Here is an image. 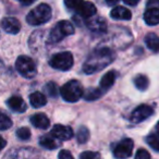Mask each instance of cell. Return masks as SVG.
I'll return each instance as SVG.
<instances>
[{
  "mask_svg": "<svg viewBox=\"0 0 159 159\" xmlns=\"http://www.w3.org/2000/svg\"><path fill=\"white\" fill-rule=\"evenodd\" d=\"M116 58V53L109 47L97 48L87 57L86 61L83 64V72L86 74L99 72L102 69L112 63Z\"/></svg>",
  "mask_w": 159,
  "mask_h": 159,
  "instance_id": "obj_1",
  "label": "cell"
},
{
  "mask_svg": "<svg viewBox=\"0 0 159 159\" xmlns=\"http://www.w3.org/2000/svg\"><path fill=\"white\" fill-rule=\"evenodd\" d=\"M64 5L69 10L75 12L82 18L91 19L96 14L97 10L94 3L84 0H64Z\"/></svg>",
  "mask_w": 159,
  "mask_h": 159,
  "instance_id": "obj_2",
  "label": "cell"
},
{
  "mask_svg": "<svg viewBox=\"0 0 159 159\" xmlns=\"http://www.w3.org/2000/svg\"><path fill=\"white\" fill-rule=\"evenodd\" d=\"M51 8L47 3H42L34 8L26 16V21L32 26H38L47 23L51 19Z\"/></svg>",
  "mask_w": 159,
  "mask_h": 159,
  "instance_id": "obj_3",
  "label": "cell"
},
{
  "mask_svg": "<svg viewBox=\"0 0 159 159\" xmlns=\"http://www.w3.org/2000/svg\"><path fill=\"white\" fill-rule=\"evenodd\" d=\"M60 94L66 102H75L82 97L84 93H83L82 84L76 80H72L60 89Z\"/></svg>",
  "mask_w": 159,
  "mask_h": 159,
  "instance_id": "obj_4",
  "label": "cell"
},
{
  "mask_svg": "<svg viewBox=\"0 0 159 159\" xmlns=\"http://www.w3.org/2000/svg\"><path fill=\"white\" fill-rule=\"evenodd\" d=\"M74 34V27L69 21H60L56 24V26L51 30L48 36L49 44H57L60 43L66 36Z\"/></svg>",
  "mask_w": 159,
  "mask_h": 159,
  "instance_id": "obj_5",
  "label": "cell"
},
{
  "mask_svg": "<svg viewBox=\"0 0 159 159\" xmlns=\"http://www.w3.org/2000/svg\"><path fill=\"white\" fill-rule=\"evenodd\" d=\"M16 68L18 72L25 79H33L37 74L36 64L33 59H31L27 56H20L16 59Z\"/></svg>",
  "mask_w": 159,
  "mask_h": 159,
  "instance_id": "obj_6",
  "label": "cell"
},
{
  "mask_svg": "<svg viewBox=\"0 0 159 159\" xmlns=\"http://www.w3.org/2000/svg\"><path fill=\"white\" fill-rule=\"evenodd\" d=\"M49 64L56 70L68 71L73 66V56L69 51L56 53L55 56L51 57Z\"/></svg>",
  "mask_w": 159,
  "mask_h": 159,
  "instance_id": "obj_7",
  "label": "cell"
},
{
  "mask_svg": "<svg viewBox=\"0 0 159 159\" xmlns=\"http://www.w3.org/2000/svg\"><path fill=\"white\" fill-rule=\"evenodd\" d=\"M134 143L131 139H124L113 149V155L118 159H126L132 155Z\"/></svg>",
  "mask_w": 159,
  "mask_h": 159,
  "instance_id": "obj_8",
  "label": "cell"
},
{
  "mask_svg": "<svg viewBox=\"0 0 159 159\" xmlns=\"http://www.w3.org/2000/svg\"><path fill=\"white\" fill-rule=\"evenodd\" d=\"M152 113H154V109L150 106H148V105H139L131 113L130 120L132 122H134V123H139V122L149 118Z\"/></svg>",
  "mask_w": 159,
  "mask_h": 159,
  "instance_id": "obj_9",
  "label": "cell"
},
{
  "mask_svg": "<svg viewBox=\"0 0 159 159\" xmlns=\"http://www.w3.org/2000/svg\"><path fill=\"white\" fill-rule=\"evenodd\" d=\"M51 135L53 137L61 141H68V139H72L73 136V130L70 126L62 125V124H56L51 130Z\"/></svg>",
  "mask_w": 159,
  "mask_h": 159,
  "instance_id": "obj_10",
  "label": "cell"
},
{
  "mask_svg": "<svg viewBox=\"0 0 159 159\" xmlns=\"http://www.w3.org/2000/svg\"><path fill=\"white\" fill-rule=\"evenodd\" d=\"M86 26L89 27V31L93 33H99L102 34L107 31V22L100 16H94L91 18L86 22Z\"/></svg>",
  "mask_w": 159,
  "mask_h": 159,
  "instance_id": "obj_11",
  "label": "cell"
},
{
  "mask_svg": "<svg viewBox=\"0 0 159 159\" xmlns=\"http://www.w3.org/2000/svg\"><path fill=\"white\" fill-rule=\"evenodd\" d=\"M1 26L5 32L14 35V34H18L20 32L21 23L16 18H6L1 21Z\"/></svg>",
  "mask_w": 159,
  "mask_h": 159,
  "instance_id": "obj_12",
  "label": "cell"
},
{
  "mask_svg": "<svg viewBox=\"0 0 159 159\" xmlns=\"http://www.w3.org/2000/svg\"><path fill=\"white\" fill-rule=\"evenodd\" d=\"M7 105L12 111H16V112H19V113L24 112L27 108L25 102L20 96H12V97H10L9 99L7 100Z\"/></svg>",
  "mask_w": 159,
  "mask_h": 159,
  "instance_id": "obj_13",
  "label": "cell"
},
{
  "mask_svg": "<svg viewBox=\"0 0 159 159\" xmlns=\"http://www.w3.org/2000/svg\"><path fill=\"white\" fill-rule=\"evenodd\" d=\"M31 123L35 128L42 129V130H46L50 125V121H49L48 117L46 115H44V113H36V115L32 116Z\"/></svg>",
  "mask_w": 159,
  "mask_h": 159,
  "instance_id": "obj_14",
  "label": "cell"
},
{
  "mask_svg": "<svg viewBox=\"0 0 159 159\" xmlns=\"http://www.w3.org/2000/svg\"><path fill=\"white\" fill-rule=\"evenodd\" d=\"M144 21L150 26L159 24V8H149L146 10L144 13Z\"/></svg>",
  "mask_w": 159,
  "mask_h": 159,
  "instance_id": "obj_15",
  "label": "cell"
},
{
  "mask_svg": "<svg viewBox=\"0 0 159 159\" xmlns=\"http://www.w3.org/2000/svg\"><path fill=\"white\" fill-rule=\"evenodd\" d=\"M116 79H117V73H116L115 71H109V72H107L106 74L102 77V80H100V83H99L100 89L104 92H107L113 84H115Z\"/></svg>",
  "mask_w": 159,
  "mask_h": 159,
  "instance_id": "obj_16",
  "label": "cell"
},
{
  "mask_svg": "<svg viewBox=\"0 0 159 159\" xmlns=\"http://www.w3.org/2000/svg\"><path fill=\"white\" fill-rule=\"evenodd\" d=\"M110 16H111V18L115 19V20L128 21V20H131V18H132V13H131V11L124 7L113 8L110 12Z\"/></svg>",
  "mask_w": 159,
  "mask_h": 159,
  "instance_id": "obj_17",
  "label": "cell"
},
{
  "mask_svg": "<svg viewBox=\"0 0 159 159\" xmlns=\"http://www.w3.org/2000/svg\"><path fill=\"white\" fill-rule=\"evenodd\" d=\"M30 102L34 108H40L47 104V98L40 92H35L30 96Z\"/></svg>",
  "mask_w": 159,
  "mask_h": 159,
  "instance_id": "obj_18",
  "label": "cell"
},
{
  "mask_svg": "<svg viewBox=\"0 0 159 159\" xmlns=\"http://www.w3.org/2000/svg\"><path fill=\"white\" fill-rule=\"evenodd\" d=\"M145 44L148 49L154 52H159V36L155 33H149L145 37Z\"/></svg>",
  "mask_w": 159,
  "mask_h": 159,
  "instance_id": "obj_19",
  "label": "cell"
},
{
  "mask_svg": "<svg viewBox=\"0 0 159 159\" xmlns=\"http://www.w3.org/2000/svg\"><path fill=\"white\" fill-rule=\"evenodd\" d=\"M39 144L46 149H56L59 146V144L56 142L55 137L52 135H45L39 139Z\"/></svg>",
  "mask_w": 159,
  "mask_h": 159,
  "instance_id": "obj_20",
  "label": "cell"
},
{
  "mask_svg": "<svg viewBox=\"0 0 159 159\" xmlns=\"http://www.w3.org/2000/svg\"><path fill=\"white\" fill-rule=\"evenodd\" d=\"M105 92L102 91V89H89L84 94V98L85 100H89V102H93V100H96L98 98H100L102 95H104Z\"/></svg>",
  "mask_w": 159,
  "mask_h": 159,
  "instance_id": "obj_21",
  "label": "cell"
},
{
  "mask_svg": "<svg viewBox=\"0 0 159 159\" xmlns=\"http://www.w3.org/2000/svg\"><path fill=\"white\" fill-rule=\"evenodd\" d=\"M148 84H149V81H148L147 76H145V75L139 74L134 77V85L139 91H145V89H147Z\"/></svg>",
  "mask_w": 159,
  "mask_h": 159,
  "instance_id": "obj_22",
  "label": "cell"
},
{
  "mask_svg": "<svg viewBox=\"0 0 159 159\" xmlns=\"http://www.w3.org/2000/svg\"><path fill=\"white\" fill-rule=\"evenodd\" d=\"M89 131L87 128L85 126H81L77 131V134H76V139L80 144H84L89 141Z\"/></svg>",
  "mask_w": 159,
  "mask_h": 159,
  "instance_id": "obj_23",
  "label": "cell"
},
{
  "mask_svg": "<svg viewBox=\"0 0 159 159\" xmlns=\"http://www.w3.org/2000/svg\"><path fill=\"white\" fill-rule=\"evenodd\" d=\"M146 142L152 149L159 152V134H149L146 137Z\"/></svg>",
  "mask_w": 159,
  "mask_h": 159,
  "instance_id": "obj_24",
  "label": "cell"
},
{
  "mask_svg": "<svg viewBox=\"0 0 159 159\" xmlns=\"http://www.w3.org/2000/svg\"><path fill=\"white\" fill-rule=\"evenodd\" d=\"M12 126V121L8 116H6L5 113L0 112V130H8Z\"/></svg>",
  "mask_w": 159,
  "mask_h": 159,
  "instance_id": "obj_25",
  "label": "cell"
},
{
  "mask_svg": "<svg viewBox=\"0 0 159 159\" xmlns=\"http://www.w3.org/2000/svg\"><path fill=\"white\" fill-rule=\"evenodd\" d=\"M46 92L48 93V95L50 97H57L59 95V89H58V85L55 82H49L46 85Z\"/></svg>",
  "mask_w": 159,
  "mask_h": 159,
  "instance_id": "obj_26",
  "label": "cell"
},
{
  "mask_svg": "<svg viewBox=\"0 0 159 159\" xmlns=\"http://www.w3.org/2000/svg\"><path fill=\"white\" fill-rule=\"evenodd\" d=\"M16 136L22 141H26L31 137V131L27 128H20L16 131Z\"/></svg>",
  "mask_w": 159,
  "mask_h": 159,
  "instance_id": "obj_27",
  "label": "cell"
},
{
  "mask_svg": "<svg viewBox=\"0 0 159 159\" xmlns=\"http://www.w3.org/2000/svg\"><path fill=\"white\" fill-rule=\"evenodd\" d=\"M80 159H102L99 152H84L80 155Z\"/></svg>",
  "mask_w": 159,
  "mask_h": 159,
  "instance_id": "obj_28",
  "label": "cell"
},
{
  "mask_svg": "<svg viewBox=\"0 0 159 159\" xmlns=\"http://www.w3.org/2000/svg\"><path fill=\"white\" fill-rule=\"evenodd\" d=\"M135 159H150V155L146 149L141 148L137 150L136 155H135Z\"/></svg>",
  "mask_w": 159,
  "mask_h": 159,
  "instance_id": "obj_29",
  "label": "cell"
},
{
  "mask_svg": "<svg viewBox=\"0 0 159 159\" xmlns=\"http://www.w3.org/2000/svg\"><path fill=\"white\" fill-rule=\"evenodd\" d=\"M58 158L59 159H74L72 154H71L70 152H68V150H61V152H59V155H58Z\"/></svg>",
  "mask_w": 159,
  "mask_h": 159,
  "instance_id": "obj_30",
  "label": "cell"
},
{
  "mask_svg": "<svg viewBox=\"0 0 159 159\" xmlns=\"http://www.w3.org/2000/svg\"><path fill=\"white\" fill-rule=\"evenodd\" d=\"M147 6L149 8H159V0H147Z\"/></svg>",
  "mask_w": 159,
  "mask_h": 159,
  "instance_id": "obj_31",
  "label": "cell"
},
{
  "mask_svg": "<svg viewBox=\"0 0 159 159\" xmlns=\"http://www.w3.org/2000/svg\"><path fill=\"white\" fill-rule=\"evenodd\" d=\"M141 0H123V2L129 6H136Z\"/></svg>",
  "mask_w": 159,
  "mask_h": 159,
  "instance_id": "obj_32",
  "label": "cell"
},
{
  "mask_svg": "<svg viewBox=\"0 0 159 159\" xmlns=\"http://www.w3.org/2000/svg\"><path fill=\"white\" fill-rule=\"evenodd\" d=\"M6 145H7V142H6V139H3V137L0 136V152H1V150L6 147Z\"/></svg>",
  "mask_w": 159,
  "mask_h": 159,
  "instance_id": "obj_33",
  "label": "cell"
},
{
  "mask_svg": "<svg viewBox=\"0 0 159 159\" xmlns=\"http://www.w3.org/2000/svg\"><path fill=\"white\" fill-rule=\"evenodd\" d=\"M20 1L23 6H30V5H32V3L35 2L36 0H20Z\"/></svg>",
  "mask_w": 159,
  "mask_h": 159,
  "instance_id": "obj_34",
  "label": "cell"
},
{
  "mask_svg": "<svg viewBox=\"0 0 159 159\" xmlns=\"http://www.w3.org/2000/svg\"><path fill=\"white\" fill-rule=\"evenodd\" d=\"M119 1L120 0H106V3L109 6H115L116 3H118Z\"/></svg>",
  "mask_w": 159,
  "mask_h": 159,
  "instance_id": "obj_35",
  "label": "cell"
},
{
  "mask_svg": "<svg viewBox=\"0 0 159 159\" xmlns=\"http://www.w3.org/2000/svg\"><path fill=\"white\" fill-rule=\"evenodd\" d=\"M2 66H3V62L1 61V60H0V69L2 68Z\"/></svg>",
  "mask_w": 159,
  "mask_h": 159,
  "instance_id": "obj_36",
  "label": "cell"
},
{
  "mask_svg": "<svg viewBox=\"0 0 159 159\" xmlns=\"http://www.w3.org/2000/svg\"><path fill=\"white\" fill-rule=\"evenodd\" d=\"M157 131H158V134H159V122H158V124H157Z\"/></svg>",
  "mask_w": 159,
  "mask_h": 159,
  "instance_id": "obj_37",
  "label": "cell"
}]
</instances>
